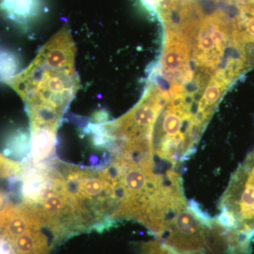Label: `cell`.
<instances>
[{"mask_svg":"<svg viewBox=\"0 0 254 254\" xmlns=\"http://www.w3.org/2000/svg\"><path fill=\"white\" fill-rule=\"evenodd\" d=\"M18 62L16 57L9 51L0 49V78H8L14 76L17 71Z\"/></svg>","mask_w":254,"mask_h":254,"instance_id":"cell-6","label":"cell"},{"mask_svg":"<svg viewBox=\"0 0 254 254\" xmlns=\"http://www.w3.org/2000/svg\"><path fill=\"white\" fill-rule=\"evenodd\" d=\"M220 210L215 222L250 243L254 235V150L232 175Z\"/></svg>","mask_w":254,"mask_h":254,"instance_id":"cell-3","label":"cell"},{"mask_svg":"<svg viewBox=\"0 0 254 254\" xmlns=\"http://www.w3.org/2000/svg\"><path fill=\"white\" fill-rule=\"evenodd\" d=\"M7 202V194L4 190L0 189V210L4 206Z\"/></svg>","mask_w":254,"mask_h":254,"instance_id":"cell-8","label":"cell"},{"mask_svg":"<svg viewBox=\"0 0 254 254\" xmlns=\"http://www.w3.org/2000/svg\"><path fill=\"white\" fill-rule=\"evenodd\" d=\"M213 219L194 200L169 220L160 240L184 254H202L206 250V232Z\"/></svg>","mask_w":254,"mask_h":254,"instance_id":"cell-4","label":"cell"},{"mask_svg":"<svg viewBox=\"0 0 254 254\" xmlns=\"http://www.w3.org/2000/svg\"><path fill=\"white\" fill-rule=\"evenodd\" d=\"M22 167L19 163L6 158L0 152V180H7L20 176Z\"/></svg>","mask_w":254,"mask_h":254,"instance_id":"cell-7","label":"cell"},{"mask_svg":"<svg viewBox=\"0 0 254 254\" xmlns=\"http://www.w3.org/2000/svg\"><path fill=\"white\" fill-rule=\"evenodd\" d=\"M0 9L11 19L20 23H27L38 14L39 0H1Z\"/></svg>","mask_w":254,"mask_h":254,"instance_id":"cell-5","label":"cell"},{"mask_svg":"<svg viewBox=\"0 0 254 254\" xmlns=\"http://www.w3.org/2000/svg\"><path fill=\"white\" fill-rule=\"evenodd\" d=\"M45 231L51 233L33 205L6 202L0 210V254H49L56 245Z\"/></svg>","mask_w":254,"mask_h":254,"instance_id":"cell-2","label":"cell"},{"mask_svg":"<svg viewBox=\"0 0 254 254\" xmlns=\"http://www.w3.org/2000/svg\"><path fill=\"white\" fill-rule=\"evenodd\" d=\"M75 50L69 29L64 27L27 68L6 80L26 104L31 131L57 133L79 85L74 68Z\"/></svg>","mask_w":254,"mask_h":254,"instance_id":"cell-1","label":"cell"}]
</instances>
